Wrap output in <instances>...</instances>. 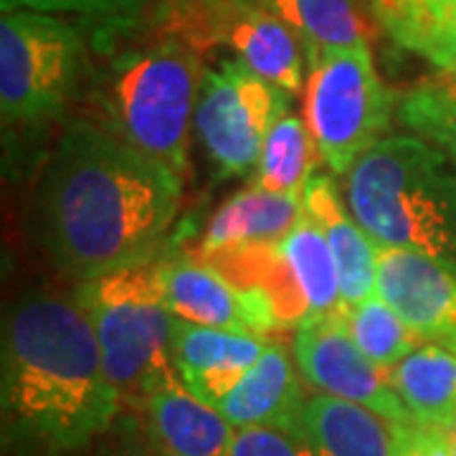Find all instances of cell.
I'll return each instance as SVG.
<instances>
[{
	"mask_svg": "<svg viewBox=\"0 0 456 456\" xmlns=\"http://www.w3.org/2000/svg\"><path fill=\"white\" fill-rule=\"evenodd\" d=\"M183 200V178L92 122H71L41 167L23 218L53 269L79 284L147 266Z\"/></svg>",
	"mask_w": 456,
	"mask_h": 456,
	"instance_id": "cell-1",
	"label": "cell"
},
{
	"mask_svg": "<svg viewBox=\"0 0 456 456\" xmlns=\"http://www.w3.org/2000/svg\"><path fill=\"white\" fill-rule=\"evenodd\" d=\"M3 441L18 456H77L117 424L122 395L77 297L31 289L3 314Z\"/></svg>",
	"mask_w": 456,
	"mask_h": 456,
	"instance_id": "cell-2",
	"label": "cell"
},
{
	"mask_svg": "<svg viewBox=\"0 0 456 456\" xmlns=\"http://www.w3.org/2000/svg\"><path fill=\"white\" fill-rule=\"evenodd\" d=\"M345 200L378 248L456 269V163L416 134H388L345 175Z\"/></svg>",
	"mask_w": 456,
	"mask_h": 456,
	"instance_id": "cell-3",
	"label": "cell"
},
{
	"mask_svg": "<svg viewBox=\"0 0 456 456\" xmlns=\"http://www.w3.org/2000/svg\"><path fill=\"white\" fill-rule=\"evenodd\" d=\"M203 69L200 56L178 38L125 53L99 97L107 130L185 180Z\"/></svg>",
	"mask_w": 456,
	"mask_h": 456,
	"instance_id": "cell-4",
	"label": "cell"
},
{
	"mask_svg": "<svg viewBox=\"0 0 456 456\" xmlns=\"http://www.w3.org/2000/svg\"><path fill=\"white\" fill-rule=\"evenodd\" d=\"M77 302L94 330L104 370L122 401L140 395L163 375L175 373V314L165 302L152 264L79 284Z\"/></svg>",
	"mask_w": 456,
	"mask_h": 456,
	"instance_id": "cell-5",
	"label": "cell"
},
{
	"mask_svg": "<svg viewBox=\"0 0 456 456\" xmlns=\"http://www.w3.org/2000/svg\"><path fill=\"white\" fill-rule=\"evenodd\" d=\"M393 112L395 97L378 77L368 46L330 51L310 61L302 117L330 173L347 175L388 137Z\"/></svg>",
	"mask_w": 456,
	"mask_h": 456,
	"instance_id": "cell-6",
	"label": "cell"
},
{
	"mask_svg": "<svg viewBox=\"0 0 456 456\" xmlns=\"http://www.w3.org/2000/svg\"><path fill=\"white\" fill-rule=\"evenodd\" d=\"M82 69V36L64 18L3 11L0 114L5 125H33L59 117L74 97Z\"/></svg>",
	"mask_w": 456,
	"mask_h": 456,
	"instance_id": "cell-7",
	"label": "cell"
},
{
	"mask_svg": "<svg viewBox=\"0 0 456 456\" xmlns=\"http://www.w3.org/2000/svg\"><path fill=\"white\" fill-rule=\"evenodd\" d=\"M206 261L233 284L259 292L279 330H297L317 317L345 312L335 256L307 211L279 244Z\"/></svg>",
	"mask_w": 456,
	"mask_h": 456,
	"instance_id": "cell-8",
	"label": "cell"
},
{
	"mask_svg": "<svg viewBox=\"0 0 456 456\" xmlns=\"http://www.w3.org/2000/svg\"><path fill=\"white\" fill-rule=\"evenodd\" d=\"M289 112V94L224 59L203 69L193 134L224 175H254L272 127Z\"/></svg>",
	"mask_w": 456,
	"mask_h": 456,
	"instance_id": "cell-9",
	"label": "cell"
},
{
	"mask_svg": "<svg viewBox=\"0 0 456 456\" xmlns=\"http://www.w3.org/2000/svg\"><path fill=\"white\" fill-rule=\"evenodd\" d=\"M294 360L314 393H325L380 413L393 424H413L391 378L362 355L345 312L317 317L294 330Z\"/></svg>",
	"mask_w": 456,
	"mask_h": 456,
	"instance_id": "cell-10",
	"label": "cell"
},
{
	"mask_svg": "<svg viewBox=\"0 0 456 456\" xmlns=\"http://www.w3.org/2000/svg\"><path fill=\"white\" fill-rule=\"evenodd\" d=\"M155 269L167 307L183 322L259 338L279 330L266 299L233 284L211 261L185 256L163 261Z\"/></svg>",
	"mask_w": 456,
	"mask_h": 456,
	"instance_id": "cell-11",
	"label": "cell"
},
{
	"mask_svg": "<svg viewBox=\"0 0 456 456\" xmlns=\"http://www.w3.org/2000/svg\"><path fill=\"white\" fill-rule=\"evenodd\" d=\"M378 294L416 338L456 355V269L403 248H380Z\"/></svg>",
	"mask_w": 456,
	"mask_h": 456,
	"instance_id": "cell-12",
	"label": "cell"
},
{
	"mask_svg": "<svg viewBox=\"0 0 456 456\" xmlns=\"http://www.w3.org/2000/svg\"><path fill=\"white\" fill-rule=\"evenodd\" d=\"M302 380L289 350L279 342H269L264 355L213 406L236 431L277 428L302 439V413L307 401Z\"/></svg>",
	"mask_w": 456,
	"mask_h": 456,
	"instance_id": "cell-13",
	"label": "cell"
},
{
	"mask_svg": "<svg viewBox=\"0 0 456 456\" xmlns=\"http://www.w3.org/2000/svg\"><path fill=\"white\" fill-rule=\"evenodd\" d=\"M137 406L145 434L163 456H228L236 428L218 408L188 391L178 373L163 375L147 388Z\"/></svg>",
	"mask_w": 456,
	"mask_h": 456,
	"instance_id": "cell-14",
	"label": "cell"
},
{
	"mask_svg": "<svg viewBox=\"0 0 456 456\" xmlns=\"http://www.w3.org/2000/svg\"><path fill=\"white\" fill-rule=\"evenodd\" d=\"M216 38L233 51V59L256 74L264 82L274 84L289 97L305 89L307 53L292 31V26L269 8H239L216 13Z\"/></svg>",
	"mask_w": 456,
	"mask_h": 456,
	"instance_id": "cell-15",
	"label": "cell"
},
{
	"mask_svg": "<svg viewBox=\"0 0 456 456\" xmlns=\"http://www.w3.org/2000/svg\"><path fill=\"white\" fill-rule=\"evenodd\" d=\"M266 338L175 320L173 365L175 373L206 403H216L264 355Z\"/></svg>",
	"mask_w": 456,
	"mask_h": 456,
	"instance_id": "cell-16",
	"label": "cell"
},
{
	"mask_svg": "<svg viewBox=\"0 0 456 456\" xmlns=\"http://www.w3.org/2000/svg\"><path fill=\"white\" fill-rule=\"evenodd\" d=\"M305 211L325 233L340 274L342 310H350L378 292V256L380 248L368 231L355 221L347 200H342L335 180L314 173L302 193Z\"/></svg>",
	"mask_w": 456,
	"mask_h": 456,
	"instance_id": "cell-17",
	"label": "cell"
},
{
	"mask_svg": "<svg viewBox=\"0 0 456 456\" xmlns=\"http://www.w3.org/2000/svg\"><path fill=\"white\" fill-rule=\"evenodd\" d=\"M302 216L305 203L299 196L274 193L251 183L211 216L200 239V259L279 244Z\"/></svg>",
	"mask_w": 456,
	"mask_h": 456,
	"instance_id": "cell-18",
	"label": "cell"
},
{
	"mask_svg": "<svg viewBox=\"0 0 456 456\" xmlns=\"http://www.w3.org/2000/svg\"><path fill=\"white\" fill-rule=\"evenodd\" d=\"M401 426L370 408L312 393L302 413V441L312 456H395Z\"/></svg>",
	"mask_w": 456,
	"mask_h": 456,
	"instance_id": "cell-19",
	"label": "cell"
},
{
	"mask_svg": "<svg viewBox=\"0 0 456 456\" xmlns=\"http://www.w3.org/2000/svg\"><path fill=\"white\" fill-rule=\"evenodd\" d=\"M388 378L413 424L456 436L454 353L424 342L401 360Z\"/></svg>",
	"mask_w": 456,
	"mask_h": 456,
	"instance_id": "cell-20",
	"label": "cell"
},
{
	"mask_svg": "<svg viewBox=\"0 0 456 456\" xmlns=\"http://www.w3.org/2000/svg\"><path fill=\"white\" fill-rule=\"evenodd\" d=\"M269 8L299 36L307 64L330 51L368 46L355 0H272Z\"/></svg>",
	"mask_w": 456,
	"mask_h": 456,
	"instance_id": "cell-21",
	"label": "cell"
},
{
	"mask_svg": "<svg viewBox=\"0 0 456 456\" xmlns=\"http://www.w3.org/2000/svg\"><path fill=\"white\" fill-rule=\"evenodd\" d=\"M317 160L322 158L305 117L287 112L264 142L254 183L274 193L302 198L310 178L317 173Z\"/></svg>",
	"mask_w": 456,
	"mask_h": 456,
	"instance_id": "cell-22",
	"label": "cell"
},
{
	"mask_svg": "<svg viewBox=\"0 0 456 456\" xmlns=\"http://www.w3.org/2000/svg\"><path fill=\"white\" fill-rule=\"evenodd\" d=\"M345 322L362 355L386 373H391L401 360H406L419 345H424L378 292L345 310Z\"/></svg>",
	"mask_w": 456,
	"mask_h": 456,
	"instance_id": "cell-23",
	"label": "cell"
},
{
	"mask_svg": "<svg viewBox=\"0 0 456 456\" xmlns=\"http://www.w3.org/2000/svg\"><path fill=\"white\" fill-rule=\"evenodd\" d=\"M395 119L456 163V79L416 84L395 99Z\"/></svg>",
	"mask_w": 456,
	"mask_h": 456,
	"instance_id": "cell-24",
	"label": "cell"
},
{
	"mask_svg": "<svg viewBox=\"0 0 456 456\" xmlns=\"http://www.w3.org/2000/svg\"><path fill=\"white\" fill-rule=\"evenodd\" d=\"M380 28L401 46L408 38L456 26V0H368Z\"/></svg>",
	"mask_w": 456,
	"mask_h": 456,
	"instance_id": "cell-25",
	"label": "cell"
},
{
	"mask_svg": "<svg viewBox=\"0 0 456 456\" xmlns=\"http://www.w3.org/2000/svg\"><path fill=\"white\" fill-rule=\"evenodd\" d=\"M150 0H0L3 11H36V13H74L86 18H132L145 11Z\"/></svg>",
	"mask_w": 456,
	"mask_h": 456,
	"instance_id": "cell-26",
	"label": "cell"
},
{
	"mask_svg": "<svg viewBox=\"0 0 456 456\" xmlns=\"http://www.w3.org/2000/svg\"><path fill=\"white\" fill-rule=\"evenodd\" d=\"M228 456H312L307 444L277 428L236 431Z\"/></svg>",
	"mask_w": 456,
	"mask_h": 456,
	"instance_id": "cell-27",
	"label": "cell"
},
{
	"mask_svg": "<svg viewBox=\"0 0 456 456\" xmlns=\"http://www.w3.org/2000/svg\"><path fill=\"white\" fill-rule=\"evenodd\" d=\"M401 49L421 56L434 69H439L444 77L456 79V26L413 36L406 44H401Z\"/></svg>",
	"mask_w": 456,
	"mask_h": 456,
	"instance_id": "cell-28",
	"label": "cell"
},
{
	"mask_svg": "<svg viewBox=\"0 0 456 456\" xmlns=\"http://www.w3.org/2000/svg\"><path fill=\"white\" fill-rule=\"evenodd\" d=\"M395 456H452V444L446 434L419 424H403L398 428Z\"/></svg>",
	"mask_w": 456,
	"mask_h": 456,
	"instance_id": "cell-29",
	"label": "cell"
},
{
	"mask_svg": "<svg viewBox=\"0 0 456 456\" xmlns=\"http://www.w3.org/2000/svg\"><path fill=\"white\" fill-rule=\"evenodd\" d=\"M102 456H163L152 441L147 439L145 428H140L137 421H122L112 441L102 449Z\"/></svg>",
	"mask_w": 456,
	"mask_h": 456,
	"instance_id": "cell-30",
	"label": "cell"
},
{
	"mask_svg": "<svg viewBox=\"0 0 456 456\" xmlns=\"http://www.w3.org/2000/svg\"><path fill=\"white\" fill-rule=\"evenodd\" d=\"M211 16L226 13V11H239V8H256V5H269L272 0H198Z\"/></svg>",
	"mask_w": 456,
	"mask_h": 456,
	"instance_id": "cell-31",
	"label": "cell"
},
{
	"mask_svg": "<svg viewBox=\"0 0 456 456\" xmlns=\"http://www.w3.org/2000/svg\"><path fill=\"white\" fill-rule=\"evenodd\" d=\"M449 444H452V456H456V436H449Z\"/></svg>",
	"mask_w": 456,
	"mask_h": 456,
	"instance_id": "cell-32",
	"label": "cell"
}]
</instances>
